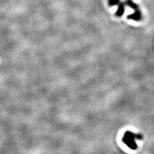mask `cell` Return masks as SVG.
Masks as SVG:
<instances>
[{
  "label": "cell",
  "instance_id": "2",
  "mask_svg": "<svg viewBox=\"0 0 154 154\" xmlns=\"http://www.w3.org/2000/svg\"><path fill=\"white\" fill-rule=\"evenodd\" d=\"M141 18V13L139 10H135V12L134 14H131V15L128 16V19H132L136 20V21H138V20L140 19Z\"/></svg>",
  "mask_w": 154,
  "mask_h": 154
},
{
  "label": "cell",
  "instance_id": "3",
  "mask_svg": "<svg viewBox=\"0 0 154 154\" xmlns=\"http://www.w3.org/2000/svg\"><path fill=\"white\" fill-rule=\"evenodd\" d=\"M123 13H124V6L122 4H121L119 6V8H118L116 14L117 16H121Z\"/></svg>",
  "mask_w": 154,
  "mask_h": 154
},
{
  "label": "cell",
  "instance_id": "1",
  "mask_svg": "<svg viewBox=\"0 0 154 154\" xmlns=\"http://www.w3.org/2000/svg\"><path fill=\"white\" fill-rule=\"evenodd\" d=\"M135 136L136 135L132 134V132H127L123 137V141L131 149L135 150L137 148L136 143L134 141Z\"/></svg>",
  "mask_w": 154,
  "mask_h": 154
},
{
  "label": "cell",
  "instance_id": "4",
  "mask_svg": "<svg viewBox=\"0 0 154 154\" xmlns=\"http://www.w3.org/2000/svg\"><path fill=\"white\" fill-rule=\"evenodd\" d=\"M118 3H119V0H110L109 3V5L111 6H112V5H116Z\"/></svg>",
  "mask_w": 154,
  "mask_h": 154
}]
</instances>
